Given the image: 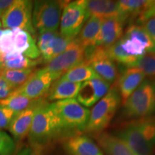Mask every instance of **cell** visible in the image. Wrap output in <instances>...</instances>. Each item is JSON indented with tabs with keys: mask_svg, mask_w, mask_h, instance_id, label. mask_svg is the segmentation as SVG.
<instances>
[{
	"mask_svg": "<svg viewBox=\"0 0 155 155\" xmlns=\"http://www.w3.org/2000/svg\"><path fill=\"white\" fill-rule=\"evenodd\" d=\"M64 129L53 104L45 103L35 116L29 136L35 144L47 142Z\"/></svg>",
	"mask_w": 155,
	"mask_h": 155,
	"instance_id": "6da1fadb",
	"label": "cell"
},
{
	"mask_svg": "<svg viewBox=\"0 0 155 155\" xmlns=\"http://www.w3.org/2000/svg\"><path fill=\"white\" fill-rule=\"evenodd\" d=\"M14 54H20L32 60L40 57L32 35L19 28L5 29L0 35V55Z\"/></svg>",
	"mask_w": 155,
	"mask_h": 155,
	"instance_id": "7a4b0ae2",
	"label": "cell"
},
{
	"mask_svg": "<svg viewBox=\"0 0 155 155\" xmlns=\"http://www.w3.org/2000/svg\"><path fill=\"white\" fill-rule=\"evenodd\" d=\"M124 112L129 118H145L155 113V83L144 80L124 104Z\"/></svg>",
	"mask_w": 155,
	"mask_h": 155,
	"instance_id": "3957f363",
	"label": "cell"
},
{
	"mask_svg": "<svg viewBox=\"0 0 155 155\" xmlns=\"http://www.w3.org/2000/svg\"><path fill=\"white\" fill-rule=\"evenodd\" d=\"M120 101L121 97L118 88L113 86L90 111L85 130L98 133L106 129L114 117Z\"/></svg>",
	"mask_w": 155,
	"mask_h": 155,
	"instance_id": "277c9868",
	"label": "cell"
},
{
	"mask_svg": "<svg viewBox=\"0 0 155 155\" xmlns=\"http://www.w3.org/2000/svg\"><path fill=\"white\" fill-rule=\"evenodd\" d=\"M64 6L61 2L52 0L35 1L32 9V25L39 34L57 32L60 27Z\"/></svg>",
	"mask_w": 155,
	"mask_h": 155,
	"instance_id": "5b68a950",
	"label": "cell"
},
{
	"mask_svg": "<svg viewBox=\"0 0 155 155\" xmlns=\"http://www.w3.org/2000/svg\"><path fill=\"white\" fill-rule=\"evenodd\" d=\"M52 104L64 129L85 130L90 110L81 105L76 98L58 101Z\"/></svg>",
	"mask_w": 155,
	"mask_h": 155,
	"instance_id": "8992f818",
	"label": "cell"
},
{
	"mask_svg": "<svg viewBox=\"0 0 155 155\" xmlns=\"http://www.w3.org/2000/svg\"><path fill=\"white\" fill-rule=\"evenodd\" d=\"M89 17L84 0L66 4L62 11L59 33L66 38L75 39Z\"/></svg>",
	"mask_w": 155,
	"mask_h": 155,
	"instance_id": "52a82bcc",
	"label": "cell"
},
{
	"mask_svg": "<svg viewBox=\"0 0 155 155\" xmlns=\"http://www.w3.org/2000/svg\"><path fill=\"white\" fill-rule=\"evenodd\" d=\"M32 1L15 0L13 5L1 19L2 26L5 29H21L33 36L35 30L32 25Z\"/></svg>",
	"mask_w": 155,
	"mask_h": 155,
	"instance_id": "ba28073f",
	"label": "cell"
},
{
	"mask_svg": "<svg viewBox=\"0 0 155 155\" xmlns=\"http://www.w3.org/2000/svg\"><path fill=\"white\" fill-rule=\"evenodd\" d=\"M83 63L88 65L98 76L108 83H113L118 76L116 64L108 55L105 48L96 46L86 48Z\"/></svg>",
	"mask_w": 155,
	"mask_h": 155,
	"instance_id": "9c48e42d",
	"label": "cell"
},
{
	"mask_svg": "<svg viewBox=\"0 0 155 155\" xmlns=\"http://www.w3.org/2000/svg\"><path fill=\"white\" fill-rule=\"evenodd\" d=\"M119 42L128 54L137 57L147 53H155V45L141 25H130Z\"/></svg>",
	"mask_w": 155,
	"mask_h": 155,
	"instance_id": "30bf717a",
	"label": "cell"
},
{
	"mask_svg": "<svg viewBox=\"0 0 155 155\" xmlns=\"http://www.w3.org/2000/svg\"><path fill=\"white\" fill-rule=\"evenodd\" d=\"M85 51L86 48L75 38L63 53L51 60L42 70L46 72L59 73L63 75L69 70L84 62Z\"/></svg>",
	"mask_w": 155,
	"mask_h": 155,
	"instance_id": "8fae6325",
	"label": "cell"
},
{
	"mask_svg": "<svg viewBox=\"0 0 155 155\" xmlns=\"http://www.w3.org/2000/svg\"><path fill=\"white\" fill-rule=\"evenodd\" d=\"M61 76L62 75L59 73L46 72L40 69L36 71L26 83L15 91L32 100L39 99L49 91L53 81L58 80Z\"/></svg>",
	"mask_w": 155,
	"mask_h": 155,
	"instance_id": "7c38bea8",
	"label": "cell"
},
{
	"mask_svg": "<svg viewBox=\"0 0 155 155\" xmlns=\"http://www.w3.org/2000/svg\"><path fill=\"white\" fill-rule=\"evenodd\" d=\"M47 101L42 98L36 99L28 108L15 115L8 128L9 132L15 139L20 140L29 134L37 111Z\"/></svg>",
	"mask_w": 155,
	"mask_h": 155,
	"instance_id": "4fadbf2b",
	"label": "cell"
},
{
	"mask_svg": "<svg viewBox=\"0 0 155 155\" xmlns=\"http://www.w3.org/2000/svg\"><path fill=\"white\" fill-rule=\"evenodd\" d=\"M110 89V83L99 76L82 83L76 99L84 107H91L99 101Z\"/></svg>",
	"mask_w": 155,
	"mask_h": 155,
	"instance_id": "5bb4252c",
	"label": "cell"
},
{
	"mask_svg": "<svg viewBox=\"0 0 155 155\" xmlns=\"http://www.w3.org/2000/svg\"><path fill=\"white\" fill-rule=\"evenodd\" d=\"M116 136L121 139L135 155L153 154V147L131 124L120 129Z\"/></svg>",
	"mask_w": 155,
	"mask_h": 155,
	"instance_id": "9a60e30c",
	"label": "cell"
},
{
	"mask_svg": "<svg viewBox=\"0 0 155 155\" xmlns=\"http://www.w3.org/2000/svg\"><path fill=\"white\" fill-rule=\"evenodd\" d=\"M124 22L119 18L104 19L101 27L92 46L108 48L121 38Z\"/></svg>",
	"mask_w": 155,
	"mask_h": 155,
	"instance_id": "2e32d148",
	"label": "cell"
},
{
	"mask_svg": "<svg viewBox=\"0 0 155 155\" xmlns=\"http://www.w3.org/2000/svg\"><path fill=\"white\" fill-rule=\"evenodd\" d=\"M145 75L141 70L136 67L127 68L122 73L118 81V90L123 104L130 95L144 81Z\"/></svg>",
	"mask_w": 155,
	"mask_h": 155,
	"instance_id": "e0dca14e",
	"label": "cell"
},
{
	"mask_svg": "<svg viewBox=\"0 0 155 155\" xmlns=\"http://www.w3.org/2000/svg\"><path fill=\"white\" fill-rule=\"evenodd\" d=\"M84 4L89 16H96L102 19L109 18L121 19L118 7V1L84 0Z\"/></svg>",
	"mask_w": 155,
	"mask_h": 155,
	"instance_id": "ac0fdd59",
	"label": "cell"
},
{
	"mask_svg": "<svg viewBox=\"0 0 155 155\" xmlns=\"http://www.w3.org/2000/svg\"><path fill=\"white\" fill-rule=\"evenodd\" d=\"M65 148L71 155H104L98 145L86 136L69 137L65 141Z\"/></svg>",
	"mask_w": 155,
	"mask_h": 155,
	"instance_id": "d6986e66",
	"label": "cell"
},
{
	"mask_svg": "<svg viewBox=\"0 0 155 155\" xmlns=\"http://www.w3.org/2000/svg\"><path fill=\"white\" fill-rule=\"evenodd\" d=\"M99 146L107 155H135L127 145L116 135L101 133L97 135Z\"/></svg>",
	"mask_w": 155,
	"mask_h": 155,
	"instance_id": "ffe728a7",
	"label": "cell"
},
{
	"mask_svg": "<svg viewBox=\"0 0 155 155\" xmlns=\"http://www.w3.org/2000/svg\"><path fill=\"white\" fill-rule=\"evenodd\" d=\"M42 58L36 60L30 59L20 54L0 55L1 69L20 70L35 68L37 65L42 63Z\"/></svg>",
	"mask_w": 155,
	"mask_h": 155,
	"instance_id": "44dd1931",
	"label": "cell"
},
{
	"mask_svg": "<svg viewBox=\"0 0 155 155\" xmlns=\"http://www.w3.org/2000/svg\"><path fill=\"white\" fill-rule=\"evenodd\" d=\"M104 19L96 16H90L77 37L78 41L85 48L91 47L101 27Z\"/></svg>",
	"mask_w": 155,
	"mask_h": 155,
	"instance_id": "7402d4cb",
	"label": "cell"
},
{
	"mask_svg": "<svg viewBox=\"0 0 155 155\" xmlns=\"http://www.w3.org/2000/svg\"><path fill=\"white\" fill-rule=\"evenodd\" d=\"M81 84L82 83H71L59 79L50 91L48 100L58 101L69 98H75Z\"/></svg>",
	"mask_w": 155,
	"mask_h": 155,
	"instance_id": "603a6c76",
	"label": "cell"
},
{
	"mask_svg": "<svg viewBox=\"0 0 155 155\" xmlns=\"http://www.w3.org/2000/svg\"><path fill=\"white\" fill-rule=\"evenodd\" d=\"M152 1L147 0H120L118 1V7L121 18L126 22L129 17L136 18L147 8Z\"/></svg>",
	"mask_w": 155,
	"mask_h": 155,
	"instance_id": "cb8c5ba5",
	"label": "cell"
},
{
	"mask_svg": "<svg viewBox=\"0 0 155 155\" xmlns=\"http://www.w3.org/2000/svg\"><path fill=\"white\" fill-rule=\"evenodd\" d=\"M96 77H98V75L96 74L94 70L88 65L82 63L64 73L59 79L71 83H82Z\"/></svg>",
	"mask_w": 155,
	"mask_h": 155,
	"instance_id": "d4e9b609",
	"label": "cell"
},
{
	"mask_svg": "<svg viewBox=\"0 0 155 155\" xmlns=\"http://www.w3.org/2000/svg\"><path fill=\"white\" fill-rule=\"evenodd\" d=\"M35 68L7 70L2 69L0 75L8 82L15 90L22 86L35 73Z\"/></svg>",
	"mask_w": 155,
	"mask_h": 155,
	"instance_id": "484cf974",
	"label": "cell"
},
{
	"mask_svg": "<svg viewBox=\"0 0 155 155\" xmlns=\"http://www.w3.org/2000/svg\"><path fill=\"white\" fill-rule=\"evenodd\" d=\"M58 32H45L39 34L37 41V45L42 56V59L46 63L53 59V49Z\"/></svg>",
	"mask_w": 155,
	"mask_h": 155,
	"instance_id": "4316f807",
	"label": "cell"
},
{
	"mask_svg": "<svg viewBox=\"0 0 155 155\" xmlns=\"http://www.w3.org/2000/svg\"><path fill=\"white\" fill-rule=\"evenodd\" d=\"M108 55L114 61L117 62L127 68L134 67L139 57L128 54L120 44L119 40L106 48Z\"/></svg>",
	"mask_w": 155,
	"mask_h": 155,
	"instance_id": "83f0119b",
	"label": "cell"
},
{
	"mask_svg": "<svg viewBox=\"0 0 155 155\" xmlns=\"http://www.w3.org/2000/svg\"><path fill=\"white\" fill-rule=\"evenodd\" d=\"M139 131L144 139L154 147L155 145V118L145 117L138 119L130 123Z\"/></svg>",
	"mask_w": 155,
	"mask_h": 155,
	"instance_id": "f1b7e54d",
	"label": "cell"
},
{
	"mask_svg": "<svg viewBox=\"0 0 155 155\" xmlns=\"http://www.w3.org/2000/svg\"><path fill=\"white\" fill-rule=\"evenodd\" d=\"M35 100H32L24 95L14 91L8 98L0 101V104L7 106L17 114L28 108Z\"/></svg>",
	"mask_w": 155,
	"mask_h": 155,
	"instance_id": "f546056e",
	"label": "cell"
},
{
	"mask_svg": "<svg viewBox=\"0 0 155 155\" xmlns=\"http://www.w3.org/2000/svg\"><path fill=\"white\" fill-rule=\"evenodd\" d=\"M134 67L141 70L145 76L155 78V53H147L139 57Z\"/></svg>",
	"mask_w": 155,
	"mask_h": 155,
	"instance_id": "4dcf8cb0",
	"label": "cell"
},
{
	"mask_svg": "<svg viewBox=\"0 0 155 155\" xmlns=\"http://www.w3.org/2000/svg\"><path fill=\"white\" fill-rule=\"evenodd\" d=\"M16 150L15 144L10 136L0 130V155H7Z\"/></svg>",
	"mask_w": 155,
	"mask_h": 155,
	"instance_id": "1f68e13d",
	"label": "cell"
},
{
	"mask_svg": "<svg viewBox=\"0 0 155 155\" xmlns=\"http://www.w3.org/2000/svg\"><path fill=\"white\" fill-rule=\"evenodd\" d=\"M16 114L10 108L0 104V130L8 129Z\"/></svg>",
	"mask_w": 155,
	"mask_h": 155,
	"instance_id": "d6a6232c",
	"label": "cell"
},
{
	"mask_svg": "<svg viewBox=\"0 0 155 155\" xmlns=\"http://www.w3.org/2000/svg\"><path fill=\"white\" fill-rule=\"evenodd\" d=\"M15 91L13 87L0 75V101L8 98Z\"/></svg>",
	"mask_w": 155,
	"mask_h": 155,
	"instance_id": "836d02e7",
	"label": "cell"
},
{
	"mask_svg": "<svg viewBox=\"0 0 155 155\" xmlns=\"http://www.w3.org/2000/svg\"><path fill=\"white\" fill-rule=\"evenodd\" d=\"M142 25V27L155 45V17L148 19Z\"/></svg>",
	"mask_w": 155,
	"mask_h": 155,
	"instance_id": "e575fe53",
	"label": "cell"
},
{
	"mask_svg": "<svg viewBox=\"0 0 155 155\" xmlns=\"http://www.w3.org/2000/svg\"><path fill=\"white\" fill-rule=\"evenodd\" d=\"M15 0H0V19L6 14L11 6L13 5Z\"/></svg>",
	"mask_w": 155,
	"mask_h": 155,
	"instance_id": "d590c367",
	"label": "cell"
},
{
	"mask_svg": "<svg viewBox=\"0 0 155 155\" xmlns=\"http://www.w3.org/2000/svg\"><path fill=\"white\" fill-rule=\"evenodd\" d=\"M7 155H36L35 153L32 152L30 149L25 147V148H22L19 150H15L14 152L11 154Z\"/></svg>",
	"mask_w": 155,
	"mask_h": 155,
	"instance_id": "8d00e7d4",
	"label": "cell"
},
{
	"mask_svg": "<svg viewBox=\"0 0 155 155\" xmlns=\"http://www.w3.org/2000/svg\"><path fill=\"white\" fill-rule=\"evenodd\" d=\"M2 27V23H1V21H0V28Z\"/></svg>",
	"mask_w": 155,
	"mask_h": 155,
	"instance_id": "74e56055",
	"label": "cell"
},
{
	"mask_svg": "<svg viewBox=\"0 0 155 155\" xmlns=\"http://www.w3.org/2000/svg\"><path fill=\"white\" fill-rule=\"evenodd\" d=\"M0 69H1V64H0Z\"/></svg>",
	"mask_w": 155,
	"mask_h": 155,
	"instance_id": "f35d334b",
	"label": "cell"
},
{
	"mask_svg": "<svg viewBox=\"0 0 155 155\" xmlns=\"http://www.w3.org/2000/svg\"><path fill=\"white\" fill-rule=\"evenodd\" d=\"M1 70H2V69H0V73H1Z\"/></svg>",
	"mask_w": 155,
	"mask_h": 155,
	"instance_id": "ab89813d",
	"label": "cell"
}]
</instances>
